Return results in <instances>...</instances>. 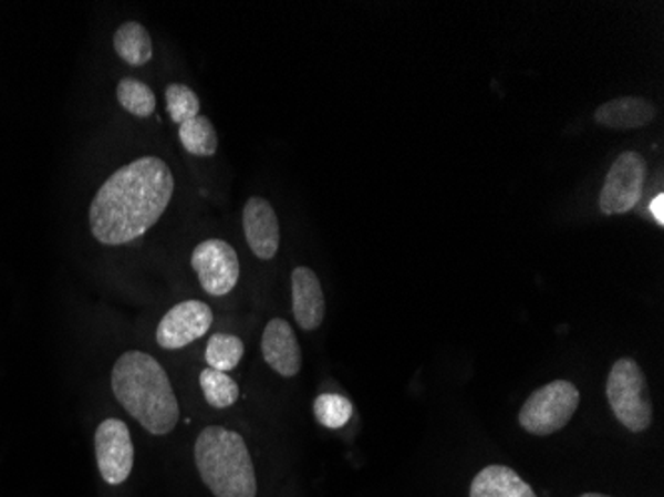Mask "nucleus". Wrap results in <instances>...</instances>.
<instances>
[{
  "label": "nucleus",
  "mask_w": 664,
  "mask_h": 497,
  "mask_svg": "<svg viewBox=\"0 0 664 497\" xmlns=\"http://www.w3.org/2000/svg\"><path fill=\"white\" fill-rule=\"evenodd\" d=\"M176 182L164 159L144 156L120 167L90 204V229L102 245H127L159 221Z\"/></svg>",
  "instance_id": "1"
},
{
  "label": "nucleus",
  "mask_w": 664,
  "mask_h": 497,
  "mask_svg": "<svg viewBox=\"0 0 664 497\" xmlns=\"http://www.w3.org/2000/svg\"><path fill=\"white\" fill-rule=\"evenodd\" d=\"M167 114L174 120V124H184L191 117L199 116V99L196 92L186 84H169L166 89Z\"/></svg>",
  "instance_id": "21"
},
{
  "label": "nucleus",
  "mask_w": 664,
  "mask_h": 497,
  "mask_svg": "<svg viewBox=\"0 0 664 497\" xmlns=\"http://www.w3.org/2000/svg\"><path fill=\"white\" fill-rule=\"evenodd\" d=\"M645 157L639 152H623L609 169L599 196V209L605 215H623L635 209L645 189Z\"/></svg>",
  "instance_id": "6"
},
{
  "label": "nucleus",
  "mask_w": 664,
  "mask_h": 497,
  "mask_svg": "<svg viewBox=\"0 0 664 497\" xmlns=\"http://www.w3.org/2000/svg\"><path fill=\"white\" fill-rule=\"evenodd\" d=\"M100 474L106 484H124L134 468V444L122 420H104L94 436Z\"/></svg>",
  "instance_id": "8"
},
{
  "label": "nucleus",
  "mask_w": 664,
  "mask_h": 497,
  "mask_svg": "<svg viewBox=\"0 0 664 497\" xmlns=\"http://www.w3.org/2000/svg\"><path fill=\"white\" fill-rule=\"evenodd\" d=\"M314 416L324 428L339 429L349 424L352 416V402L342 394H321L314 400Z\"/></svg>",
  "instance_id": "20"
},
{
  "label": "nucleus",
  "mask_w": 664,
  "mask_h": 497,
  "mask_svg": "<svg viewBox=\"0 0 664 497\" xmlns=\"http://www.w3.org/2000/svg\"><path fill=\"white\" fill-rule=\"evenodd\" d=\"M649 209H651V215H653V219H655L656 225L658 227H663L664 225V196L663 194H656L653 197V201L649 205Z\"/></svg>",
  "instance_id": "22"
},
{
  "label": "nucleus",
  "mask_w": 664,
  "mask_h": 497,
  "mask_svg": "<svg viewBox=\"0 0 664 497\" xmlns=\"http://www.w3.org/2000/svg\"><path fill=\"white\" fill-rule=\"evenodd\" d=\"M114 49L120 59L129 66H144L154 56V44L152 37L139 22H124L114 32Z\"/></svg>",
  "instance_id": "15"
},
{
  "label": "nucleus",
  "mask_w": 664,
  "mask_h": 497,
  "mask_svg": "<svg viewBox=\"0 0 664 497\" xmlns=\"http://www.w3.org/2000/svg\"><path fill=\"white\" fill-rule=\"evenodd\" d=\"M191 267L204 291L211 297H225L239 283L241 265L234 245L224 239H207L191 253Z\"/></svg>",
  "instance_id": "7"
},
{
  "label": "nucleus",
  "mask_w": 664,
  "mask_h": 497,
  "mask_svg": "<svg viewBox=\"0 0 664 497\" xmlns=\"http://www.w3.org/2000/svg\"><path fill=\"white\" fill-rule=\"evenodd\" d=\"M291 289L294 321L303 331H317L323 324L326 312L323 284L319 277L309 267H297L291 275Z\"/></svg>",
  "instance_id": "12"
},
{
  "label": "nucleus",
  "mask_w": 664,
  "mask_h": 497,
  "mask_svg": "<svg viewBox=\"0 0 664 497\" xmlns=\"http://www.w3.org/2000/svg\"><path fill=\"white\" fill-rule=\"evenodd\" d=\"M243 341L237 339L234 334L217 332V334H214V336L209 339V342H207V366L214 369V371H234L235 366H239V362L243 359Z\"/></svg>",
  "instance_id": "17"
},
{
  "label": "nucleus",
  "mask_w": 664,
  "mask_h": 497,
  "mask_svg": "<svg viewBox=\"0 0 664 497\" xmlns=\"http://www.w3.org/2000/svg\"><path fill=\"white\" fill-rule=\"evenodd\" d=\"M243 231L255 257L271 261L281 245V227L273 205L263 197H251L243 207Z\"/></svg>",
  "instance_id": "10"
},
{
  "label": "nucleus",
  "mask_w": 664,
  "mask_h": 497,
  "mask_svg": "<svg viewBox=\"0 0 664 497\" xmlns=\"http://www.w3.org/2000/svg\"><path fill=\"white\" fill-rule=\"evenodd\" d=\"M579 400L581 394L573 382H549L526 400L519 410V426L533 436H551L571 422Z\"/></svg>",
  "instance_id": "5"
},
{
  "label": "nucleus",
  "mask_w": 664,
  "mask_h": 497,
  "mask_svg": "<svg viewBox=\"0 0 664 497\" xmlns=\"http://www.w3.org/2000/svg\"><path fill=\"white\" fill-rule=\"evenodd\" d=\"M199 386L206 396L207 404L214 408H229L239 400V386L227 372L206 369L199 374Z\"/></svg>",
  "instance_id": "19"
},
{
  "label": "nucleus",
  "mask_w": 664,
  "mask_h": 497,
  "mask_svg": "<svg viewBox=\"0 0 664 497\" xmlns=\"http://www.w3.org/2000/svg\"><path fill=\"white\" fill-rule=\"evenodd\" d=\"M655 120V106L641 96L609 100L595 110V122L611 130H639Z\"/></svg>",
  "instance_id": "13"
},
{
  "label": "nucleus",
  "mask_w": 664,
  "mask_h": 497,
  "mask_svg": "<svg viewBox=\"0 0 664 497\" xmlns=\"http://www.w3.org/2000/svg\"><path fill=\"white\" fill-rule=\"evenodd\" d=\"M179 139L181 146L186 147L191 156L211 157L216 156L219 147V136L211 120L206 116L191 117L179 126Z\"/></svg>",
  "instance_id": "16"
},
{
  "label": "nucleus",
  "mask_w": 664,
  "mask_h": 497,
  "mask_svg": "<svg viewBox=\"0 0 664 497\" xmlns=\"http://www.w3.org/2000/svg\"><path fill=\"white\" fill-rule=\"evenodd\" d=\"M196 466L216 497H257V478L243 436L224 426H207L196 439Z\"/></svg>",
  "instance_id": "3"
},
{
  "label": "nucleus",
  "mask_w": 664,
  "mask_h": 497,
  "mask_svg": "<svg viewBox=\"0 0 664 497\" xmlns=\"http://www.w3.org/2000/svg\"><path fill=\"white\" fill-rule=\"evenodd\" d=\"M263 359L277 374L284 379H293L301 371L303 354L293 327L283 319H273L264 327L261 339Z\"/></svg>",
  "instance_id": "11"
},
{
  "label": "nucleus",
  "mask_w": 664,
  "mask_h": 497,
  "mask_svg": "<svg viewBox=\"0 0 664 497\" xmlns=\"http://www.w3.org/2000/svg\"><path fill=\"white\" fill-rule=\"evenodd\" d=\"M214 324L211 307L201 301H184L172 307L157 324V344L177 351L201 339Z\"/></svg>",
  "instance_id": "9"
},
{
  "label": "nucleus",
  "mask_w": 664,
  "mask_h": 497,
  "mask_svg": "<svg viewBox=\"0 0 664 497\" xmlns=\"http://www.w3.org/2000/svg\"><path fill=\"white\" fill-rule=\"evenodd\" d=\"M579 497H611V496H603V494H583V496H579Z\"/></svg>",
  "instance_id": "23"
},
{
  "label": "nucleus",
  "mask_w": 664,
  "mask_h": 497,
  "mask_svg": "<svg viewBox=\"0 0 664 497\" xmlns=\"http://www.w3.org/2000/svg\"><path fill=\"white\" fill-rule=\"evenodd\" d=\"M606 398L615 418L629 432H645L653 424V400L643 369L633 359H619L606 379Z\"/></svg>",
  "instance_id": "4"
},
{
  "label": "nucleus",
  "mask_w": 664,
  "mask_h": 497,
  "mask_svg": "<svg viewBox=\"0 0 664 497\" xmlns=\"http://www.w3.org/2000/svg\"><path fill=\"white\" fill-rule=\"evenodd\" d=\"M469 497H538L526 479L508 466H488L471 482Z\"/></svg>",
  "instance_id": "14"
},
{
  "label": "nucleus",
  "mask_w": 664,
  "mask_h": 497,
  "mask_svg": "<svg viewBox=\"0 0 664 497\" xmlns=\"http://www.w3.org/2000/svg\"><path fill=\"white\" fill-rule=\"evenodd\" d=\"M117 102L127 114L136 117L152 116L156 112V94L144 82L136 79H122L116 89Z\"/></svg>",
  "instance_id": "18"
},
{
  "label": "nucleus",
  "mask_w": 664,
  "mask_h": 497,
  "mask_svg": "<svg viewBox=\"0 0 664 497\" xmlns=\"http://www.w3.org/2000/svg\"><path fill=\"white\" fill-rule=\"evenodd\" d=\"M112 391L132 418L154 436L176 428L179 404L164 366L146 352H124L112 369Z\"/></svg>",
  "instance_id": "2"
}]
</instances>
